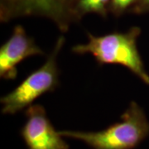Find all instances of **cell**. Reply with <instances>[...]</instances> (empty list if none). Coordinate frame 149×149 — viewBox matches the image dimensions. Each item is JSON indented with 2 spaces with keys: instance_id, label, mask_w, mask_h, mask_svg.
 <instances>
[{
  "instance_id": "obj_1",
  "label": "cell",
  "mask_w": 149,
  "mask_h": 149,
  "mask_svg": "<svg viewBox=\"0 0 149 149\" xmlns=\"http://www.w3.org/2000/svg\"><path fill=\"white\" fill-rule=\"evenodd\" d=\"M140 33L139 27H131L126 32H113L100 36L88 32L87 42L74 45L71 50L78 55L90 54L100 65H123L149 85V74L138 48Z\"/></svg>"
},
{
  "instance_id": "obj_2",
  "label": "cell",
  "mask_w": 149,
  "mask_h": 149,
  "mask_svg": "<svg viewBox=\"0 0 149 149\" xmlns=\"http://www.w3.org/2000/svg\"><path fill=\"white\" fill-rule=\"evenodd\" d=\"M64 138L84 142L93 149H133L149 134V122L143 110L132 101L121 120L98 132L63 130Z\"/></svg>"
},
{
  "instance_id": "obj_3",
  "label": "cell",
  "mask_w": 149,
  "mask_h": 149,
  "mask_svg": "<svg viewBox=\"0 0 149 149\" xmlns=\"http://www.w3.org/2000/svg\"><path fill=\"white\" fill-rule=\"evenodd\" d=\"M65 42L64 36H59L45 63L28 74L13 91L1 97L2 113L15 114L31 106L40 96L57 88L60 77L57 58Z\"/></svg>"
},
{
  "instance_id": "obj_4",
  "label": "cell",
  "mask_w": 149,
  "mask_h": 149,
  "mask_svg": "<svg viewBox=\"0 0 149 149\" xmlns=\"http://www.w3.org/2000/svg\"><path fill=\"white\" fill-rule=\"evenodd\" d=\"M27 16L50 19L63 33L80 18L73 0H1L2 22Z\"/></svg>"
},
{
  "instance_id": "obj_5",
  "label": "cell",
  "mask_w": 149,
  "mask_h": 149,
  "mask_svg": "<svg viewBox=\"0 0 149 149\" xmlns=\"http://www.w3.org/2000/svg\"><path fill=\"white\" fill-rule=\"evenodd\" d=\"M27 121L21 135L28 149H69L60 131H56L48 118L45 108L32 104L26 110Z\"/></svg>"
},
{
  "instance_id": "obj_6",
  "label": "cell",
  "mask_w": 149,
  "mask_h": 149,
  "mask_svg": "<svg viewBox=\"0 0 149 149\" xmlns=\"http://www.w3.org/2000/svg\"><path fill=\"white\" fill-rule=\"evenodd\" d=\"M44 55V51L27 35L25 28L17 25L10 37L0 47V77L4 80L16 79L17 67L23 60Z\"/></svg>"
},
{
  "instance_id": "obj_7",
  "label": "cell",
  "mask_w": 149,
  "mask_h": 149,
  "mask_svg": "<svg viewBox=\"0 0 149 149\" xmlns=\"http://www.w3.org/2000/svg\"><path fill=\"white\" fill-rule=\"evenodd\" d=\"M111 0H79L77 3V11L80 17L89 13H98L106 17L107 5Z\"/></svg>"
},
{
  "instance_id": "obj_8",
  "label": "cell",
  "mask_w": 149,
  "mask_h": 149,
  "mask_svg": "<svg viewBox=\"0 0 149 149\" xmlns=\"http://www.w3.org/2000/svg\"><path fill=\"white\" fill-rule=\"evenodd\" d=\"M135 1L136 0H111V9L115 15H120L135 3Z\"/></svg>"
},
{
  "instance_id": "obj_9",
  "label": "cell",
  "mask_w": 149,
  "mask_h": 149,
  "mask_svg": "<svg viewBox=\"0 0 149 149\" xmlns=\"http://www.w3.org/2000/svg\"><path fill=\"white\" fill-rule=\"evenodd\" d=\"M143 9L149 10V0H140V6H139V10L143 11Z\"/></svg>"
}]
</instances>
